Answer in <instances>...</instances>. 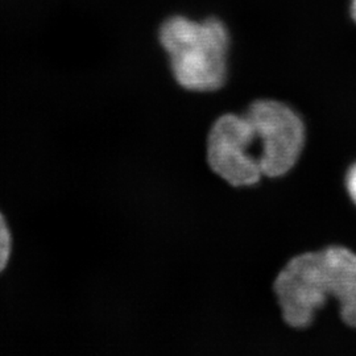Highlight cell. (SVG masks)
<instances>
[{"mask_svg":"<svg viewBox=\"0 0 356 356\" xmlns=\"http://www.w3.org/2000/svg\"><path fill=\"white\" fill-rule=\"evenodd\" d=\"M306 141L301 116L286 103L259 99L244 114L220 115L206 140L210 169L234 188L282 177L298 163Z\"/></svg>","mask_w":356,"mask_h":356,"instance_id":"6da1fadb","label":"cell"},{"mask_svg":"<svg viewBox=\"0 0 356 356\" xmlns=\"http://www.w3.org/2000/svg\"><path fill=\"white\" fill-rule=\"evenodd\" d=\"M281 317L293 329L312 325L329 297L339 304L341 318L356 329V254L332 245L292 257L273 281Z\"/></svg>","mask_w":356,"mask_h":356,"instance_id":"7a4b0ae2","label":"cell"},{"mask_svg":"<svg viewBox=\"0 0 356 356\" xmlns=\"http://www.w3.org/2000/svg\"><path fill=\"white\" fill-rule=\"evenodd\" d=\"M178 85L191 91H216L227 78L229 38L218 19L194 22L184 16L168 19L160 29Z\"/></svg>","mask_w":356,"mask_h":356,"instance_id":"3957f363","label":"cell"},{"mask_svg":"<svg viewBox=\"0 0 356 356\" xmlns=\"http://www.w3.org/2000/svg\"><path fill=\"white\" fill-rule=\"evenodd\" d=\"M13 250V238L7 226V222L3 214L0 213V272L7 267Z\"/></svg>","mask_w":356,"mask_h":356,"instance_id":"277c9868","label":"cell"},{"mask_svg":"<svg viewBox=\"0 0 356 356\" xmlns=\"http://www.w3.org/2000/svg\"><path fill=\"white\" fill-rule=\"evenodd\" d=\"M346 186H347V191H348L351 200H353L354 204H356V164L355 165L351 166V169H350L348 173H347Z\"/></svg>","mask_w":356,"mask_h":356,"instance_id":"5b68a950","label":"cell"},{"mask_svg":"<svg viewBox=\"0 0 356 356\" xmlns=\"http://www.w3.org/2000/svg\"><path fill=\"white\" fill-rule=\"evenodd\" d=\"M351 15L356 22V0H351Z\"/></svg>","mask_w":356,"mask_h":356,"instance_id":"8992f818","label":"cell"}]
</instances>
